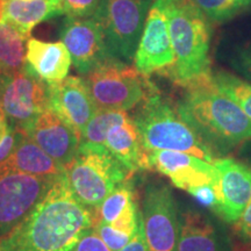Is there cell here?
<instances>
[{
  "instance_id": "cell-1",
  "label": "cell",
  "mask_w": 251,
  "mask_h": 251,
  "mask_svg": "<svg viewBox=\"0 0 251 251\" xmlns=\"http://www.w3.org/2000/svg\"><path fill=\"white\" fill-rule=\"evenodd\" d=\"M96 212L78 201L67 172L26 218L0 238V251H71L80 234L93 227Z\"/></svg>"
},
{
  "instance_id": "cell-2",
  "label": "cell",
  "mask_w": 251,
  "mask_h": 251,
  "mask_svg": "<svg viewBox=\"0 0 251 251\" xmlns=\"http://www.w3.org/2000/svg\"><path fill=\"white\" fill-rule=\"evenodd\" d=\"M177 111L215 157L251 140V119L218 89L212 76L187 86Z\"/></svg>"
},
{
  "instance_id": "cell-3",
  "label": "cell",
  "mask_w": 251,
  "mask_h": 251,
  "mask_svg": "<svg viewBox=\"0 0 251 251\" xmlns=\"http://www.w3.org/2000/svg\"><path fill=\"white\" fill-rule=\"evenodd\" d=\"M169 20L175 64L168 77L178 85H192L212 76L211 21L191 0H162Z\"/></svg>"
},
{
  "instance_id": "cell-4",
  "label": "cell",
  "mask_w": 251,
  "mask_h": 251,
  "mask_svg": "<svg viewBox=\"0 0 251 251\" xmlns=\"http://www.w3.org/2000/svg\"><path fill=\"white\" fill-rule=\"evenodd\" d=\"M134 122L146 151L172 150L192 153L209 163L216 159L211 149L180 117L177 107H172L158 91L144 100Z\"/></svg>"
},
{
  "instance_id": "cell-5",
  "label": "cell",
  "mask_w": 251,
  "mask_h": 251,
  "mask_svg": "<svg viewBox=\"0 0 251 251\" xmlns=\"http://www.w3.org/2000/svg\"><path fill=\"white\" fill-rule=\"evenodd\" d=\"M131 172L105 146L81 142L77 155L67 169L72 193L78 201L97 209L118 185L127 181Z\"/></svg>"
},
{
  "instance_id": "cell-6",
  "label": "cell",
  "mask_w": 251,
  "mask_h": 251,
  "mask_svg": "<svg viewBox=\"0 0 251 251\" xmlns=\"http://www.w3.org/2000/svg\"><path fill=\"white\" fill-rule=\"evenodd\" d=\"M86 75L84 80L97 108L128 111L157 91L146 75L118 58Z\"/></svg>"
},
{
  "instance_id": "cell-7",
  "label": "cell",
  "mask_w": 251,
  "mask_h": 251,
  "mask_svg": "<svg viewBox=\"0 0 251 251\" xmlns=\"http://www.w3.org/2000/svg\"><path fill=\"white\" fill-rule=\"evenodd\" d=\"M151 0H101L93 18L100 24L106 43L115 58H135Z\"/></svg>"
},
{
  "instance_id": "cell-8",
  "label": "cell",
  "mask_w": 251,
  "mask_h": 251,
  "mask_svg": "<svg viewBox=\"0 0 251 251\" xmlns=\"http://www.w3.org/2000/svg\"><path fill=\"white\" fill-rule=\"evenodd\" d=\"M0 107L18 128H23L49 108L48 84L27 64L20 71L0 74Z\"/></svg>"
},
{
  "instance_id": "cell-9",
  "label": "cell",
  "mask_w": 251,
  "mask_h": 251,
  "mask_svg": "<svg viewBox=\"0 0 251 251\" xmlns=\"http://www.w3.org/2000/svg\"><path fill=\"white\" fill-rule=\"evenodd\" d=\"M58 177L23 172L0 175V238L6 236L29 214Z\"/></svg>"
},
{
  "instance_id": "cell-10",
  "label": "cell",
  "mask_w": 251,
  "mask_h": 251,
  "mask_svg": "<svg viewBox=\"0 0 251 251\" xmlns=\"http://www.w3.org/2000/svg\"><path fill=\"white\" fill-rule=\"evenodd\" d=\"M142 218L149 251H176L180 220L170 187L151 184L146 188Z\"/></svg>"
},
{
  "instance_id": "cell-11",
  "label": "cell",
  "mask_w": 251,
  "mask_h": 251,
  "mask_svg": "<svg viewBox=\"0 0 251 251\" xmlns=\"http://www.w3.org/2000/svg\"><path fill=\"white\" fill-rule=\"evenodd\" d=\"M134 61L135 68L146 76L155 72L168 76L174 67V47L168 15L162 0H155L149 8Z\"/></svg>"
},
{
  "instance_id": "cell-12",
  "label": "cell",
  "mask_w": 251,
  "mask_h": 251,
  "mask_svg": "<svg viewBox=\"0 0 251 251\" xmlns=\"http://www.w3.org/2000/svg\"><path fill=\"white\" fill-rule=\"evenodd\" d=\"M61 41L70 52L72 64L80 74H89L115 58L109 51L101 26L93 17H67Z\"/></svg>"
},
{
  "instance_id": "cell-13",
  "label": "cell",
  "mask_w": 251,
  "mask_h": 251,
  "mask_svg": "<svg viewBox=\"0 0 251 251\" xmlns=\"http://www.w3.org/2000/svg\"><path fill=\"white\" fill-rule=\"evenodd\" d=\"M19 129L65 169L75 159L81 143L79 134L49 108Z\"/></svg>"
},
{
  "instance_id": "cell-14",
  "label": "cell",
  "mask_w": 251,
  "mask_h": 251,
  "mask_svg": "<svg viewBox=\"0 0 251 251\" xmlns=\"http://www.w3.org/2000/svg\"><path fill=\"white\" fill-rule=\"evenodd\" d=\"M149 169H155L171 179L176 187L187 191L190 187L218 184L219 175L214 164L192 153L172 150L147 151Z\"/></svg>"
},
{
  "instance_id": "cell-15",
  "label": "cell",
  "mask_w": 251,
  "mask_h": 251,
  "mask_svg": "<svg viewBox=\"0 0 251 251\" xmlns=\"http://www.w3.org/2000/svg\"><path fill=\"white\" fill-rule=\"evenodd\" d=\"M48 107L70 125L80 139L87 122L98 109L85 80L75 76L48 84Z\"/></svg>"
},
{
  "instance_id": "cell-16",
  "label": "cell",
  "mask_w": 251,
  "mask_h": 251,
  "mask_svg": "<svg viewBox=\"0 0 251 251\" xmlns=\"http://www.w3.org/2000/svg\"><path fill=\"white\" fill-rule=\"evenodd\" d=\"M219 175L215 185L220 201L219 216L226 222H235L251 201V171L236 159L225 157L214 163Z\"/></svg>"
},
{
  "instance_id": "cell-17",
  "label": "cell",
  "mask_w": 251,
  "mask_h": 251,
  "mask_svg": "<svg viewBox=\"0 0 251 251\" xmlns=\"http://www.w3.org/2000/svg\"><path fill=\"white\" fill-rule=\"evenodd\" d=\"M70 52L62 42H43L29 39L27 42V65L47 84L58 83L68 77Z\"/></svg>"
},
{
  "instance_id": "cell-18",
  "label": "cell",
  "mask_w": 251,
  "mask_h": 251,
  "mask_svg": "<svg viewBox=\"0 0 251 251\" xmlns=\"http://www.w3.org/2000/svg\"><path fill=\"white\" fill-rule=\"evenodd\" d=\"M6 172L58 177L64 175L67 169L23 133L13 152L4 162L0 163V175Z\"/></svg>"
},
{
  "instance_id": "cell-19",
  "label": "cell",
  "mask_w": 251,
  "mask_h": 251,
  "mask_svg": "<svg viewBox=\"0 0 251 251\" xmlns=\"http://www.w3.org/2000/svg\"><path fill=\"white\" fill-rule=\"evenodd\" d=\"M105 147L131 172L149 169L139 128L130 118L113 126L106 136Z\"/></svg>"
},
{
  "instance_id": "cell-20",
  "label": "cell",
  "mask_w": 251,
  "mask_h": 251,
  "mask_svg": "<svg viewBox=\"0 0 251 251\" xmlns=\"http://www.w3.org/2000/svg\"><path fill=\"white\" fill-rule=\"evenodd\" d=\"M61 14L62 0H5L1 19L30 37L34 27Z\"/></svg>"
},
{
  "instance_id": "cell-21",
  "label": "cell",
  "mask_w": 251,
  "mask_h": 251,
  "mask_svg": "<svg viewBox=\"0 0 251 251\" xmlns=\"http://www.w3.org/2000/svg\"><path fill=\"white\" fill-rule=\"evenodd\" d=\"M176 251H226V246L211 220L199 212L187 211L181 214Z\"/></svg>"
},
{
  "instance_id": "cell-22",
  "label": "cell",
  "mask_w": 251,
  "mask_h": 251,
  "mask_svg": "<svg viewBox=\"0 0 251 251\" xmlns=\"http://www.w3.org/2000/svg\"><path fill=\"white\" fill-rule=\"evenodd\" d=\"M29 37L7 21L0 20V71L12 74L27 64V42Z\"/></svg>"
},
{
  "instance_id": "cell-23",
  "label": "cell",
  "mask_w": 251,
  "mask_h": 251,
  "mask_svg": "<svg viewBox=\"0 0 251 251\" xmlns=\"http://www.w3.org/2000/svg\"><path fill=\"white\" fill-rule=\"evenodd\" d=\"M126 111L98 108L81 133V142L105 146V140L113 126L128 120Z\"/></svg>"
},
{
  "instance_id": "cell-24",
  "label": "cell",
  "mask_w": 251,
  "mask_h": 251,
  "mask_svg": "<svg viewBox=\"0 0 251 251\" xmlns=\"http://www.w3.org/2000/svg\"><path fill=\"white\" fill-rule=\"evenodd\" d=\"M211 23L224 24L251 7V0H191Z\"/></svg>"
},
{
  "instance_id": "cell-25",
  "label": "cell",
  "mask_w": 251,
  "mask_h": 251,
  "mask_svg": "<svg viewBox=\"0 0 251 251\" xmlns=\"http://www.w3.org/2000/svg\"><path fill=\"white\" fill-rule=\"evenodd\" d=\"M212 78L218 89L233 99L251 119V84L249 81L227 71H216L212 74Z\"/></svg>"
},
{
  "instance_id": "cell-26",
  "label": "cell",
  "mask_w": 251,
  "mask_h": 251,
  "mask_svg": "<svg viewBox=\"0 0 251 251\" xmlns=\"http://www.w3.org/2000/svg\"><path fill=\"white\" fill-rule=\"evenodd\" d=\"M134 199L133 187L129 183L125 181L118 185L115 190L103 200L101 205L97 208L98 211L96 212V216L106 224L111 225Z\"/></svg>"
},
{
  "instance_id": "cell-27",
  "label": "cell",
  "mask_w": 251,
  "mask_h": 251,
  "mask_svg": "<svg viewBox=\"0 0 251 251\" xmlns=\"http://www.w3.org/2000/svg\"><path fill=\"white\" fill-rule=\"evenodd\" d=\"M93 228L96 229L99 236L102 238L106 246L112 251H120L122 248L129 243L131 237H133V235L125 233V231L119 230V229H115L111 225L101 221L97 216H94Z\"/></svg>"
},
{
  "instance_id": "cell-28",
  "label": "cell",
  "mask_w": 251,
  "mask_h": 251,
  "mask_svg": "<svg viewBox=\"0 0 251 251\" xmlns=\"http://www.w3.org/2000/svg\"><path fill=\"white\" fill-rule=\"evenodd\" d=\"M101 0H62L63 14L71 18H89L96 14Z\"/></svg>"
},
{
  "instance_id": "cell-29",
  "label": "cell",
  "mask_w": 251,
  "mask_h": 251,
  "mask_svg": "<svg viewBox=\"0 0 251 251\" xmlns=\"http://www.w3.org/2000/svg\"><path fill=\"white\" fill-rule=\"evenodd\" d=\"M187 192L191 196H193L198 202L201 203L202 206L207 207V208L212 209L215 214L219 215L220 201L214 184H206L200 185V186L190 187Z\"/></svg>"
},
{
  "instance_id": "cell-30",
  "label": "cell",
  "mask_w": 251,
  "mask_h": 251,
  "mask_svg": "<svg viewBox=\"0 0 251 251\" xmlns=\"http://www.w3.org/2000/svg\"><path fill=\"white\" fill-rule=\"evenodd\" d=\"M230 64L246 79L251 80V42L234 49L230 56Z\"/></svg>"
},
{
  "instance_id": "cell-31",
  "label": "cell",
  "mask_w": 251,
  "mask_h": 251,
  "mask_svg": "<svg viewBox=\"0 0 251 251\" xmlns=\"http://www.w3.org/2000/svg\"><path fill=\"white\" fill-rule=\"evenodd\" d=\"M71 251H112L106 246L93 227L87 228L80 234Z\"/></svg>"
},
{
  "instance_id": "cell-32",
  "label": "cell",
  "mask_w": 251,
  "mask_h": 251,
  "mask_svg": "<svg viewBox=\"0 0 251 251\" xmlns=\"http://www.w3.org/2000/svg\"><path fill=\"white\" fill-rule=\"evenodd\" d=\"M21 130L19 129H14V128L9 127L7 133H6L5 137L1 140L0 142V163L4 162L7 157L13 152V150L17 147V144L19 142L21 137Z\"/></svg>"
},
{
  "instance_id": "cell-33",
  "label": "cell",
  "mask_w": 251,
  "mask_h": 251,
  "mask_svg": "<svg viewBox=\"0 0 251 251\" xmlns=\"http://www.w3.org/2000/svg\"><path fill=\"white\" fill-rule=\"evenodd\" d=\"M120 251H149L148 243L146 240V233H144V225H143V218H142V212H141V218L139 221V227H137L136 233L129 243L127 246H125Z\"/></svg>"
},
{
  "instance_id": "cell-34",
  "label": "cell",
  "mask_w": 251,
  "mask_h": 251,
  "mask_svg": "<svg viewBox=\"0 0 251 251\" xmlns=\"http://www.w3.org/2000/svg\"><path fill=\"white\" fill-rule=\"evenodd\" d=\"M235 231L244 241L251 243V201L244 209L242 215L234 222Z\"/></svg>"
},
{
  "instance_id": "cell-35",
  "label": "cell",
  "mask_w": 251,
  "mask_h": 251,
  "mask_svg": "<svg viewBox=\"0 0 251 251\" xmlns=\"http://www.w3.org/2000/svg\"><path fill=\"white\" fill-rule=\"evenodd\" d=\"M8 128H9V126L7 125V122H6L5 113H4V111H2V108L0 107V142H1V140L5 137Z\"/></svg>"
},
{
  "instance_id": "cell-36",
  "label": "cell",
  "mask_w": 251,
  "mask_h": 251,
  "mask_svg": "<svg viewBox=\"0 0 251 251\" xmlns=\"http://www.w3.org/2000/svg\"><path fill=\"white\" fill-rule=\"evenodd\" d=\"M249 142L250 143H248V141H247L248 144H246V146L243 147L242 155L244 157V159H246L247 164L251 168V140H249Z\"/></svg>"
},
{
  "instance_id": "cell-37",
  "label": "cell",
  "mask_w": 251,
  "mask_h": 251,
  "mask_svg": "<svg viewBox=\"0 0 251 251\" xmlns=\"http://www.w3.org/2000/svg\"><path fill=\"white\" fill-rule=\"evenodd\" d=\"M4 1H5V0H0V20H1V17H2V8H4Z\"/></svg>"
},
{
  "instance_id": "cell-38",
  "label": "cell",
  "mask_w": 251,
  "mask_h": 251,
  "mask_svg": "<svg viewBox=\"0 0 251 251\" xmlns=\"http://www.w3.org/2000/svg\"><path fill=\"white\" fill-rule=\"evenodd\" d=\"M0 74H1V71H0Z\"/></svg>"
}]
</instances>
